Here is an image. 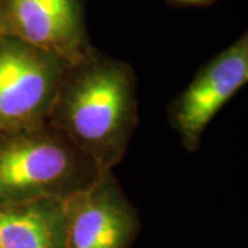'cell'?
Returning <instances> with one entry per match:
<instances>
[{
  "mask_svg": "<svg viewBox=\"0 0 248 248\" xmlns=\"http://www.w3.org/2000/svg\"><path fill=\"white\" fill-rule=\"evenodd\" d=\"M66 248H130L140 228L138 214L113 171L63 200Z\"/></svg>",
  "mask_w": 248,
  "mask_h": 248,
  "instance_id": "cell-6",
  "label": "cell"
},
{
  "mask_svg": "<svg viewBox=\"0 0 248 248\" xmlns=\"http://www.w3.org/2000/svg\"><path fill=\"white\" fill-rule=\"evenodd\" d=\"M0 37L73 63L89 53L83 0H0Z\"/></svg>",
  "mask_w": 248,
  "mask_h": 248,
  "instance_id": "cell-4",
  "label": "cell"
},
{
  "mask_svg": "<svg viewBox=\"0 0 248 248\" xmlns=\"http://www.w3.org/2000/svg\"><path fill=\"white\" fill-rule=\"evenodd\" d=\"M68 63L0 37V137L47 123Z\"/></svg>",
  "mask_w": 248,
  "mask_h": 248,
  "instance_id": "cell-3",
  "label": "cell"
},
{
  "mask_svg": "<svg viewBox=\"0 0 248 248\" xmlns=\"http://www.w3.org/2000/svg\"><path fill=\"white\" fill-rule=\"evenodd\" d=\"M248 81V36H240L196 73L170 108V120L187 151L199 148L215 115Z\"/></svg>",
  "mask_w": 248,
  "mask_h": 248,
  "instance_id": "cell-5",
  "label": "cell"
},
{
  "mask_svg": "<svg viewBox=\"0 0 248 248\" xmlns=\"http://www.w3.org/2000/svg\"><path fill=\"white\" fill-rule=\"evenodd\" d=\"M175 4H184V6H202V4H210L215 0H170Z\"/></svg>",
  "mask_w": 248,
  "mask_h": 248,
  "instance_id": "cell-8",
  "label": "cell"
},
{
  "mask_svg": "<svg viewBox=\"0 0 248 248\" xmlns=\"http://www.w3.org/2000/svg\"><path fill=\"white\" fill-rule=\"evenodd\" d=\"M0 248H66L63 202L0 204Z\"/></svg>",
  "mask_w": 248,
  "mask_h": 248,
  "instance_id": "cell-7",
  "label": "cell"
},
{
  "mask_svg": "<svg viewBox=\"0 0 248 248\" xmlns=\"http://www.w3.org/2000/svg\"><path fill=\"white\" fill-rule=\"evenodd\" d=\"M47 123L99 171H113L138 123L134 69L91 47L79 61L66 65Z\"/></svg>",
  "mask_w": 248,
  "mask_h": 248,
  "instance_id": "cell-1",
  "label": "cell"
},
{
  "mask_svg": "<svg viewBox=\"0 0 248 248\" xmlns=\"http://www.w3.org/2000/svg\"><path fill=\"white\" fill-rule=\"evenodd\" d=\"M101 174L51 124L0 137V204L63 202L93 185Z\"/></svg>",
  "mask_w": 248,
  "mask_h": 248,
  "instance_id": "cell-2",
  "label": "cell"
}]
</instances>
